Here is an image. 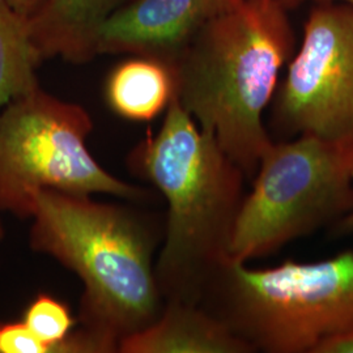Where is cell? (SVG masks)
<instances>
[{
    "instance_id": "obj_1",
    "label": "cell",
    "mask_w": 353,
    "mask_h": 353,
    "mask_svg": "<svg viewBox=\"0 0 353 353\" xmlns=\"http://www.w3.org/2000/svg\"><path fill=\"white\" fill-rule=\"evenodd\" d=\"M127 165L168 203L163 248L154 262L164 303H201L230 258L248 176L176 97L159 132L140 140Z\"/></svg>"
},
{
    "instance_id": "obj_2",
    "label": "cell",
    "mask_w": 353,
    "mask_h": 353,
    "mask_svg": "<svg viewBox=\"0 0 353 353\" xmlns=\"http://www.w3.org/2000/svg\"><path fill=\"white\" fill-rule=\"evenodd\" d=\"M281 0H242L211 20L178 58L176 99L249 182L272 137L265 114L296 50Z\"/></svg>"
},
{
    "instance_id": "obj_3",
    "label": "cell",
    "mask_w": 353,
    "mask_h": 353,
    "mask_svg": "<svg viewBox=\"0 0 353 353\" xmlns=\"http://www.w3.org/2000/svg\"><path fill=\"white\" fill-rule=\"evenodd\" d=\"M29 243L81 280L79 325L109 352L152 325L164 307L153 255L160 233L126 205L45 190L34 198Z\"/></svg>"
},
{
    "instance_id": "obj_4",
    "label": "cell",
    "mask_w": 353,
    "mask_h": 353,
    "mask_svg": "<svg viewBox=\"0 0 353 353\" xmlns=\"http://www.w3.org/2000/svg\"><path fill=\"white\" fill-rule=\"evenodd\" d=\"M201 305L255 352L314 353L325 341L353 334V250L267 268L229 258Z\"/></svg>"
},
{
    "instance_id": "obj_5",
    "label": "cell",
    "mask_w": 353,
    "mask_h": 353,
    "mask_svg": "<svg viewBox=\"0 0 353 353\" xmlns=\"http://www.w3.org/2000/svg\"><path fill=\"white\" fill-rule=\"evenodd\" d=\"M250 183L230 248L246 263L352 212L353 140H272Z\"/></svg>"
},
{
    "instance_id": "obj_6",
    "label": "cell",
    "mask_w": 353,
    "mask_h": 353,
    "mask_svg": "<svg viewBox=\"0 0 353 353\" xmlns=\"http://www.w3.org/2000/svg\"><path fill=\"white\" fill-rule=\"evenodd\" d=\"M90 114L41 87L0 109V212L32 217L34 198L54 190L75 195L108 194L130 202L150 190L110 174L87 145Z\"/></svg>"
},
{
    "instance_id": "obj_7",
    "label": "cell",
    "mask_w": 353,
    "mask_h": 353,
    "mask_svg": "<svg viewBox=\"0 0 353 353\" xmlns=\"http://www.w3.org/2000/svg\"><path fill=\"white\" fill-rule=\"evenodd\" d=\"M274 140H353V10L316 3L271 102Z\"/></svg>"
},
{
    "instance_id": "obj_8",
    "label": "cell",
    "mask_w": 353,
    "mask_h": 353,
    "mask_svg": "<svg viewBox=\"0 0 353 353\" xmlns=\"http://www.w3.org/2000/svg\"><path fill=\"white\" fill-rule=\"evenodd\" d=\"M242 0H128L99 30L97 55L130 54L174 65L214 17Z\"/></svg>"
},
{
    "instance_id": "obj_9",
    "label": "cell",
    "mask_w": 353,
    "mask_h": 353,
    "mask_svg": "<svg viewBox=\"0 0 353 353\" xmlns=\"http://www.w3.org/2000/svg\"><path fill=\"white\" fill-rule=\"evenodd\" d=\"M121 353H255L201 303L166 301L148 327L119 343Z\"/></svg>"
},
{
    "instance_id": "obj_10",
    "label": "cell",
    "mask_w": 353,
    "mask_h": 353,
    "mask_svg": "<svg viewBox=\"0 0 353 353\" xmlns=\"http://www.w3.org/2000/svg\"><path fill=\"white\" fill-rule=\"evenodd\" d=\"M128 0H49L26 20L29 36L41 58L61 57L83 64L97 57L99 30Z\"/></svg>"
},
{
    "instance_id": "obj_11",
    "label": "cell",
    "mask_w": 353,
    "mask_h": 353,
    "mask_svg": "<svg viewBox=\"0 0 353 353\" xmlns=\"http://www.w3.org/2000/svg\"><path fill=\"white\" fill-rule=\"evenodd\" d=\"M176 97V76L170 64L137 57L117 64L105 83V100L118 117L132 122L157 118Z\"/></svg>"
},
{
    "instance_id": "obj_12",
    "label": "cell",
    "mask_w": 353,
    "mask_h": 353,
    "mask_svg": "<svg viewBox=\"0 0 353 353\" xmlns=\"http://www.w3.org/2000/svg\"><path fill=\"white\" fill-rule=\"evenodd\" d=\"M42 62L26 17L0 0V109L39 87L37 68Z\"/></svg>"
},
{
    "instance_id": "obj_13",
    "label": "cell",
    "mask_w": 353,
    "mask_h": 353,
    "mask_svg": "<svg viewBox=\"0 0 353 353\" xmlns=\"http://www.w3.org/2000/svg\"><path fill=\"white\" fill-rule=\"evenodd\" d=\"M0 353H55L23 321L0 322Z\"/></svg>"
},
{
    "instance_id": "obj_14",
    "label": "cell",
    "mask_w": 353,
    "mask_h": 353,
    "mask_svg": "<svg viewBox=\"0 0 353 353\" xmlns=\"http://www.w3.org/2000/svg\"><path fill=\"white\" fill-rule=\"evenodd\" d=\"M14 12L28 19L36 16L49 0H6Z\"/></svg>"
},
{
    "instance_id": "obj_15",
    "label": "cell",
    "mask_w": 353,
    "mask_h": 353,
    "mask_svg": "<svg viewBox=\"0 0 353 353\" xmlns=\"http://www.w3.org/2000/svg\"><path fill=\"white\" fill-rule=\"evenodd\" d=\"M314 353H353V334L325 341Z\"/></svg>"
},
{
    "instance_id": "obj_16",
    "label": "cell",
    "mask_w": 353,
    "mask_h": 353,
    "mask_svg": "<svg viewBox=\"0 0 353 353\" xmlns=\"http://www.w3.org/2000/svg\"><path fill=\"white\" fill-rule=\"evenodd\" d=\"M332 233L335 236H350L353 234V211L339 220L335 225H332Z\"/></svg>"
},
{
    "instance_id": "obj_17",
    "label": "cell",
    "mask_w": 353,
    "mask_h": 353,
    "mask_svg": "<svg viewBox=\"0 0 353 353\" xmlns=\"http://www.w3.org/2000/svg\"><path fill=\"white\" fill-rule=\"evenodd\" d=\"M323 1H335V3H341V4H345L348 7H351L353 10V0H281V3L285 6V8L288 11H292L297 7H300L301 4L305 3H323Z\"/></svg>"
},
{
    "instance_id": "obj_18",
    "label": "cell",
    "mask_w": 353,
    "mask_h": 353,
    "mask_svg": "<svg viewBox=\"0 0 353 353\" xmlns=\"http://www.w3.org/2000/svg\"><path fill=\"white\" fill-rule=\"evenodd\" d=\"M4 236H6V232H4V228H3V224H1V220H0V241L4 239Z\"/></svg>"
}]
</instances>
